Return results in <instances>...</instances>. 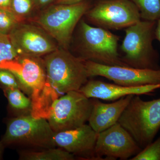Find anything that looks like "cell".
<instances>
[{"instance_id":"obj_1","label":"cell","mask_w":160,"mask_h":160,"mask_svg":"<svg viewBox=\"0 0 160 160\" xmlns=\"http://www.w3.org/2000/svg\"><path fill=\"white\" fill-rule=\"evenodd\" d=\"M46 79L36 106L32 111L45 118L49 106L57 98L72 91H78L88 81L85 60L68 49L58 48L46 55L44 60Z\"/></svg>"},{"instance_id":"obj_2","label":"cell","mask_w":160,"mask_h":160,"mask_svg":"<svg viewBox=\"0 0 160 160\" xmlns=\"http://www.w3.org/2000/svg\"><path fill=\"white\" fill-rule=\"evenodd\" d=\"M78 29V57L103 65L128 66L119 52L120 36L108 29L90 26L83 19L80 21Z\"/></svg>"},{"instance_id":"obj_3","label":"cell","mask_w":160,"mask_h":160,"mask_svg":"<svg viewBox=\"0 0 160 160\" xmlns=\"http://www.w3.org/2000/svg\"><path fill=\"white\" fill-rule=\"evenodd\" d=\"M157 21L141 20L125 29L120 46L123 62L138 69H160L159 55L153 48Z\"/></svg>"},{"instance_id":"obj_4","label":"cell","mask_w":160,"mask_h":160,"mask_svg":"<svg viewBox=\"0 0 160 160\" xmlns=\"http://www.w3.org/2000/svg\"><path fill=\"white\" fill-rule=\"evenodd\" d=\"M118 122L143 149L153 141L160 129V98L145 101L139 95L133 96Z\"/></svg>"},{"instance_id":"obj_5","label":"cell","mask_w":160,"mask_h":160,"mask_svg":"<svg viewBox=\"0 0 160 160\" xmlns=\"http://www.w3.org/2000/svg\"><path fill=\"white\" fill-rule=\"evenodd\" d=\"M91 8L86 2L72 4H58L44 10L36 22L61 48L69 49L76 27Z\"/></svg>"},{"instance_id":"obj_6","label":"cell","mask_w":160,"mask_h":160,"mask_svg":"<svg viewBox=\"0 0 160 160\" xmlns=\"http://www.w3.org/2000/svg\"><path fill=\"white\" fill-rule=\"evenodd\" d=\"M92 106V100L80 92L70 91L53 101L45 118L55 132L75 129L88 122Z\"/></svg>"},{"instance_id":"obj_7","label":"cell","mask_w":160,"mask_h":160,"mask_svg":"<svg viewBox=\"0 0 160 160\" xmlns=\"http://www.w3.org/2000/svg\"><path fill=\"white\" fill-rule=\"evenodd\" d=\"M55 133L45 118L31 114L20 116L7 123L2 144L23 143L46 149L54 148Z\"/></svg>"},{"instance_id":"obj_8","label":"cell","mask_w":160,"mask_h":160,"mask_svg":"<svg viewBox=\"0 0 160 160\" xmlns=\"http://www.w3.org/2000/svg\"><path fill=\"white\" fill-rule=\"evenodd\" d=\"M84 16L96 27L109 30L126 29L142 20L130 0H100Z\"/></svg>"},{"instance_id":"obj_9","label":"cell","mask_w":160,"mask_h":160,"mask_svg":"<svg viewBox=\"0 0 160 160\" xmlns=\"http://www.w3.org/2000/svg\"><path fill=\"white\" fill-rule=\"evenodd\" d=\"M39 57L19 55L15 59L2 63L0 69L9 70L17 80L20 89L31 97L32 109L36 106L46 79L44 61Z\"/></svg>"},{"instance_id":"obj_10","label":"cell","mask_w":160,"mask_h":160,"mask_svg":"<svg viewBox=\"0 0 160 160\" xmlns=\"http://www.w3.org/2000/svg\"><path fill=\"white\" fill-rule=\"evenodd\" d=\"M131 135L118 122L98 133L95 148L98 160H127L142 150Z\"/></svg>"},{"instance_id":"obj_11","label":"cell","mask_w":160,"mask_h":160,"mask_svg":"<svg viewBox=\"0 0 160 160\" xmlns=\"http://www.w3.org/2000/svg\"><path fill=\"white\" fill-rule=\"evenodd\" d=\"M85 65L88 77H102L121 86L136 87L160 84V69L108 66L85 60Z\"/></svg>"},{"instance_id":"obj_12","label":"cell","mask_w":160,"mask_h":160,"mask_svg":"<svg viewBox=\"0 0 160 160\" xmlns=\"http://www.w3.org/2000/svg\"><path fill=\"white\" fill-rule=\"evenodd\" d=\"M9 35L19 55L40 57L58 48L54 39L41 27L23 22Z\"/></svg>"},{"instance_id":"obj_13","label":"cell","mask_w":160,"mask_h":160,"mask_svg":"<svg viewBox=\"0 0 160 160\" xmlns=\"http://www.w3.org/2000/svg\"><path fill=\"white\" fill-rule=\"evenodd\" d=\"M98 133L89 125L85 124L75 129L55 132L54 143L74 157L97 160L95 148Z\"/></svg>"},{"instance_id":"obj_14","label":"cell","mask_w":160,"mask_h":160,"mask_svg":"<svg viewBox=\"0 0 160 160\" xmlns=\"http://www.w3.org/2000/svg\"><path fill=\"white\" fill-rule=\"evenodd\" d=\"M159 89H160V84L129 87L92 80L87 81L78 91L88 98L112 101L129 95L150 94Z\"/></svg>"},{"instance_id":"obj_15","label":"cell","mask_w":160,"mask_h":160,"mask_svg":"<svg viewBox=\"0 0 160 160\" xmlns=\"http://www.w3.org/2000/svg\"><path fill=\"white\" fill-rule=\"evenodd\" d=\"M133 96H126L111 103H103L99 99L92 98L89 125L99 133L118 123Z\"/></svg>"},{"instance_id":"obj_16","label":"cell","mask_w":160,"mask_h":160,"mask_svg":"<svg viewBox=\"0 0 160 160\" xmlns=\"http://www.w3.org/2000/svg\"><path fill=\"white\" fill-rule=\"evenodd\" d=\"M20 158L25 160H72L73 155L61 148H51L42 151L24 152Z\"/></svg>"},{"instance_id":"obj_17","label":"cell","mask_w":160,"mask_h":160,"mask_svg":"<svg viewBox=\"0 0 160 160\" xmlns=\"http://www.w3.org/2000/svg\"><path fill=\"white\" fill-rule=\"evenodd\" d=\"M137 7L141 19L157 21L160 18V0H130Z\"/></svg>"},{"instance_id":"obj_18","label":"cell","mask_w":160,"mask_h":160,"mask_svg":"<svg viewBox=\"0 0 160 160\" xmlns=\"http://www.w3.org/2000/svg\"><path fill=\"white\" fill-rule=\"evenodd\" d=\"M5 92L9 105L12 109L17 111H26L32 109V101L27 97L19 88H6Z\"/></svg>"},{"instance_id":"obj_19","label":"cell","mask_w":160,"mask_h":160,"mask_svg":"<svg viewBox=\"0 0 160 160\" xmlns=\"http://www.w3.org/2000/svg\"><path fill=\"white\" fill-rule=\"evenodd\" d=\"M19 55L9 35L0 33V65L12 61Z\"/></svg>"},{"instance_id":"obj_20","label":"cell","mask_w":160,"mask_h":160,"mask_svg":"<svg viewBox=\"0 0 160 160\" xmlns=\"http://www.w3.org/2000/svg\"><path fill=\"white\" fill-rule=\"evenodd\" d=\"M21 22L11 9L0 8V33L9 35Z\"/></svg>"},{"instance_id":"obj_21","label":"cell","mask_w":160,"mask_h":160,"mask_svg":"<svg viewBox=\"0 0 160 160\" xmlns=\"http://www.w3.org/2000/svg\"><path fill=\"white\" fill-rule=\"evenodd\" d=\"M33 0H12L10 9L21 22L31 15L33 9Z\"/></svg>"},{"instance_id":"obj_22","label":"cell","mask_w":160,"mask_h":160,"mask_svg":"<svg viewBox=\"0 0 160 160\" xmlns=\"http://www.w3.org/2000/svg\"><path fill=\"white\" fill-rule=\"evenodd\" d=\"M129 160H160V137Z\"/></svg>"},{"instance_id":"obj_23","label":"cell","mask_w":160,"mask_h":160,"mask_svg":"<svg viewBox=\"0 0 160 160\" xmlns=\"http://www.w3.org/2000/svg\"><path fill=\"white\" fill-rule=\"evenodd\" d=\"M0 84L6 88H19V85L13 73L7 69H0Z\"/></svg>"},{"instance_id":"obj_24","label":"cell","mask_w":160,"mask_h":160,"mask_svg":"<svg viewBox=\"0 0 160 160\" xmlns=\"http://www.w3.org/2000/svg\"><path fill=\"white\" fill-rule=\"evenodd\" d=\"M35 6L38 8H42L57 0H33Z\"/></svg>"},{"instance_id":"obj_25","label":"cell","mask_w":160,"mask_h":160,"mask_svg":"<svg viewBox=\"0 0 160 160\" xmlns=\"http://www.w3.org/2000/svg\"><path fill=\"white\" fill-rule=\"evenodd\" d=\"M87 0H57L58 4H72L85 2Z\"/></svg>"},{"instance_id":"obj_26","label":"cell","mask_w":160,"mask_h":160,"mask_svg":"<svg viewBox=\"0 0 160 160\" xmlns=\"http://www.w3.org/2000/svg\"><path fill=\"white\" fill-rule=\"evenodd\" d=\"M12 0H0V8L10 9Z\"/></svg>"},{"instance_id":"obj_27","label":"cell","mask_w":160,"mask_h":160,"mask_svg":"<svg viewBox=\"0 0 160 160\" xmlns=\"http://www.w3.org/2000/svg\"><path fill=\"white\" fill-rule=\"evenodd\" d=\"M155 36V39L158 40L160 43V18L157 21Z\"/></svg>"},{"instance_id":"obj_28","label":"cell","mask_w":160,"mask_h":160,"mask_svg":"<svg viewBox=\"0 0 160 160\" xmlns=\"http://www.w3.org/2000/svg\"><path fill=\"white\" fill-rule=\"evenodd\" d=\"M2 144L0 142V158H1V156H2Z\"/></svg>"}]
</instances>
